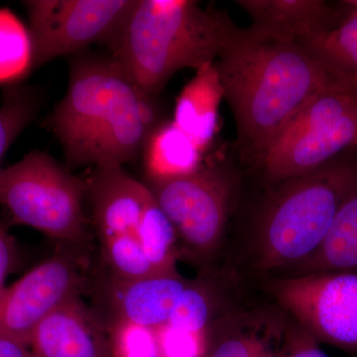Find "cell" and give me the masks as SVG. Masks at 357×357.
Instances as JSON below:
<instances>
[{
  "mask_svg": "<svg viewBox=\"0 0 357 357\" xmlns=\"http://www.w3.org/2000/svg\"><path fill=\"white\" fill-rule=\"evenodd\" d=\"M237 128V150L260 168L291 122L340 76L300 44L237 28L215 63Z\"/></svg>",
  "mask_w": 357,
  "mask_h": 357,
  "instance_id": "1",
  "label": "cell"
},
{
  "mask_svg": "<svg viewBox=\"0 0 357 357\" xmlns=\"http://www.w3.org/2000/svg\"><path fill=\"white\" fill-rule=\"evenodd\" d=\"M154 96L112 59L82 57L49 119L69 167L122 166L142 152L156 128Z\"/></svg>",
  "mask_w": 357,
  "mask_h": 357,
  "instance_id": "2",
  "label": "cell"
},
{
  "mask_svg": "<svg viewBox=\"0 0 357 357\" xmlns=\"http://www.w3.org/2000/svg\"><path fill=\"white\" fill-rule=\"evenodd\" d=\"M236 29L222 13L197 1L136 0L107 44L134 83L155 96L178 70L215 63Z\"/></svg>",
  "mask_w": 357,
  "mask_h": 357,
  "instance_id": "3",
  "label": "cell"
},
{
  "mask_svg": "<svg viewBox=\"0 0 357 357\" xmlns=\"http://www.w3.org/2000/svg\"><path fill=\"white\" fill-rule=\"evenodd\" d=\"M276 184L256 217L251 237L260 271L291 269L318 250L340 206L357 187V163L333 160Z\"/></svg>",
  "mask_w": 357,
  "mask_h": 357,
  "instance_id": "4",
  "label": "cell"
},
{
  "mask_svg": "<svg viewBox=\"0 0 357 357\" xmlns=\"http://www.w3.org/2000/svg\"><path fill=\"white\" fill-rule=\"evenodd\" d=\"M86 182L43 152L0 170V204L13 223L81 245L88 238L84 202Z\"/></svg>",
  "mask_w": 357,
  "mask_h": 357,
  "instance_id": "5",
  "label": "cell"
},
{
  "mask_svg": "<svg viewBox=\"0 0 357 357\" xmlns=\"http://www.w3.org/2000/svg\"><path fill=\"white\" fill-rule=\"evenodd\" d=\"M357 147V98L337 84L307 103L268 152L260 169L271 182L312 172Z\"/></svg>",
  "mask_w": 357,
  "mask_h": 357,
  "instance_id": "6",
  "label": "cell"
},
{
  "mask_svg": "<svg viewBox=\"0 0 357 357\" xmlns=\"http://www.w3.org/2000/svg\"><path fill=\"white\" fill-rule=\"evenodd\" d=\"M267 290L317 342L357 354V273L287 275Z\"/></svg>",
  "mask_w": 357,
  "mask_h": 357,
  "instance_id": "7",
  "label": "cell"
},
{
  "mask_svg": "<svg viewBox=\"0 0 357 357\" xmlns=\"http://www.w3.org/2000/svg\"><path fill=\"white\" fill-rule=\"evenodd\" d=\"M148 188L175 227L180 253L183 250L197 262L213 257L229 217L232 195L229 176L218 168L201 167L185 177L150 183Z\"/></svg>",
  "mask_w": 357,
  "mask_h": 357,
  "instance_id": "8",
  "label": "cell"
},
{
  "mask_svg": "<svg viewBox=\"0 0 357 357\" xmlns=\"http://www.w3.org/2000/svg\"><path fill=\"white\" fill-rule=\"evenodd\" d=\"M136 0H28L32 68L109 39Z\"/></svg>",
  "mask_w": 357,
  "mask_h": 357,
  "instance_id": "9",
  "label": "cell"
},
{
  "mask_svg": "<svg viewBox=\"0 0 357 357\" xmlns=\"http://www.w3.org/2000/svg\"><path fill=\"white\" fill-rule=\"evenodd\" d=\"M84 282L79 256L61 252L40 263L0 292V337L30 347L39 324L66 301L79 295Z\"/></svg>",
  "mask_w": 357,
  "mask_h": 357,
  "instance_id": "10",
  "label": "cell"
},
{
  "mask_svg": "<svg viewBox=\"0 0 357 357\" xmlns=\"http://www.w3.org/2000/svg\"><path fill=\"white\" fill-rule=\"evenodd\" d=\"M187 279L180 273L123 280L107 273L98 281L102 321H126L158 328L168 323Z\"/></svg>",
  "mask_w": 357,
  "mask_h": 357,
  "instance_id": "11",
  "label": "cell"
},
{
  "mask_svg": "<svg viewBox=\"0 0 357 357\" xmlns=\"http://www.w3.org/2000/svg\"><path fill=\"white\" fill-rule=\"evenodd\" d=\"M30 349L34 357H110L105 323L79 295L66 301L39 324Z\"/></svg>",
  "mask_w": 357,
  "mask_h": 357,
  "instance_id": "12",
  "label": "cell"
},
{
  "mask_svg": "<svg viewBox=\"0 0 357 357\" xmlns=\"http://www.w3.org/2000/svg\"><path fill=\"white\" fill-rule=\"evenodd\" d=\"M91 220L100 241L135 234L141 215L151 196L143 185L119 165L98 167L86 181Z\"/></svg>",
  "mask_w": 357,
  "mask_h": 357,
  "instance_id": "13",
  "label": "cell"
},
{
  "mask_svg": "<svg viewBox=\"0 0 357 357\" xmlns=\"http://www.w3.org/2000/svg\"><path fill=\"white\" fill-rule=\"evenodd\" d=\"M276 312L220 316L208 332L206 357H279L288 321Z\"/></svg>",
  "mask_w": 357,
  "mask_h": 357,
  "instance_id": "14",
  "label": "cell"
},
{
  "mask_svg": "<svg viewBox=\"0 0 357 357\" xmlns=\"http://www.w3.org/2000/svg\"><path fill=\"white\" fill-rule=\"evenodd\" d=\"M256 31L286 41L301 42L328 31L344 20L323 0H238Z\"/></svg>",
  "mask_w": 357,
  "mask_h": 357,
  "instance_id": "15",
  "label": "cell"
},
{
  "mask_svg": "<svg viewBox=\"0 0 357 357\" xmlns=\"http://www.w3.org/2000/svg\"><path fill=\"white\" fill-rule=\"evenodd\" d=\"M223 89L217 67L202 66L176 102L173 122L204 151L217 133Z\"/></svg>",
  "mask_w": 357,
  "mask_h": 357,
  "instance_id": "16",
  "label": "cell"
},
{
  "mask_svg": "<svg viewBox=\"0 0 357 357\" xmlns=\"http://www.w3.org/2000/svg\"><path fill=\"white\" fill-rule=\"evenodd\" d=\"M142 151L150 183L185 177L202 167L203 151L173 121L157 126Z\"/></svg>",
  "mask_w": 357,
  "mask_h": 357,
  "instance_id": "17",
  "label": "cell"
},
{
  "mask_svg": "<svg viewBox=\"0 0 357 357\" xmlns=\"http://www.w3.org/2000/svg\"><path fill=\"white\" fill-rule=\"evenodd\" d=\"M288 271V275L357 273V187L340 206L318 250Z\"/></svg>",
  "mask_w": 357,
  "mask_h": 357,
  "instance_id": "18",
  "label": "cell"
},
{
  "mask_svg": "<svg viewBox=\"0 0 357 357\" xmlns=\"http://www.w3.org/2000/svg\"><path fill=\"white\" fill-rule=\"evenodd\" d=\"M352 8L332 29L299 44L331 72L357 77V7Z\"/></svg>",
  "mask_w": 357,
  "mask_h": 357,
  "instance_id": "19",
  "label": "cell"
},
{
  "mask_svg": "<svg viewBox=\"0 0 357 357\" xmlns=\"http://www.w3.org/2000/svg\"><path fill=\"white\" fill-rule=\"evenodd\" d=\"M135 236L157 272L178 273L176 261L180 255V243L177 231L152 192L141 215Z\"/></svg>",
  "mask_w": 357,
  "mask_h": 357,
  "instance_id": "20",
  "label": "cell"
},
{
  "mask_svg": "<svg viewBox=\"0 0 357 357\" xmlns=\"http://www.w3.org/2000/svg\"><path fill=\"white\" fill-rule=\"evenodd\" d=\"M220 295L213 282L201 276L189 280L167 324L194 333H208L220 317Z\"/></svg>",
  "mask_w": 357,
  "mask_h": 357,
  "instance_id": "21",
  "label": "cell"
},
{
  "mask_svg": "<svg viewBox=\"0 0 357 357\" xmlns=\"http://www.w3.org/2000/svg\"><path fill=\"white\" fill-rule=\"evenodd\" d=\"M31 68L29 30L13 11L0 9V83L20 79Z\"/></svg>",
  "mask_w": 357,
  "mask_h": 357,
  "instance_id": "22",
  "label": "cell"
},
{
  "mask_svg": "<svg viewBox=\"0 0 357 357\" xmlns=\"http://www.w3.org/2000/svg\"><path fill=\"white\" fill-rule=\"evenodd\" d=\"M107 273L123 280H138L161 275L147 259L135 234H123L100 241Z\"/></svg>",
  "mask_w": 357,
  "mask_h": 357,
  "instance_id": "23",
  "label": "cell"
},
{
  "mask_svg": "<svg viewBox=\"0 0 357 357\" xmlns=\"http://www.w3.org/2000/svg\"><path fill=\"white\" fill-rule=\"evenodd\" d=\"M110 357H162L156 330L126 321H103Z\"/></svg>",
  "mask_w": 357,
  "mask_h": 357,
  "instance_id": "24",
  "label": "cell"
},
{
  "mask_svg": "<svg viewBox=\"0 0 357 357\" xmlns=\"http://www.w3.org/2000/svg\"><path fill=\"white\" fill-rule=\"evenodd\" d=\"M36 110L37 100L31 91L13 89L6 93L0 105V163L14 140L32 121Z\"/></svg>",
  "mask_w": 357,
  "mask_h": 357,
  "instance_id": "25",
  "label": "cell"
},
{
  "mask_svg": "<svg viewBox=\"0 0 357 357\" xmlns=\"http://www.w3.org/2000/svg\"><path fill=\"white\" fill-rule=\"evenodd\" d=\"M156 330L162 357H206L208 347V333L181 330L165 324Z\"/></svg>",
  "mask_w": 357,
  "mask_h": 357,
  "instance_id": "26",
  "label": "cell"
},
{
  "mask_svg": "<svg viewBox=\"0 0 357 357\" xmlns=\"http://www.w3.org/2000/svg\"><path fill=\"white\" fill-rule=\"evenodd\" d=\"M279 357L328 356L321 351L319 342L292 319V321H288Z\"/></svg>",
  "mask_w": 357,
  "mask_h": 357,
  "instance_id": "27",
  "label": "cell"
},
{
  "mask_svg": "<svg viewBox=\"0 0 357 357\" xmlns=\"http://www.w3.org/2000/svg\"><path fill=\"white\" fill-rule=\"evenodd\" d=\"M17 261V248L6 223L0 220V292L6 286L8 275Z\"/></svg>",
  "mask_w": 357,
  "mask_h": 357,
  "instance_id": "28",
  "label": "cell"
},
{
  "mask_svg": "<svg viewBox=\"0 0 357 357\" xmlns=\"http://www.w3.org/2000/svg\"><path fill=\"white\" fill-rule=\"evenodd\" d=\"M0 357H34L29 347L0 337Z\"/></svg>",
  "mask_w": 357,
  "mask_h": 357,
  "instance_id": "29",
  "label": "cell"
},
{
  "mask_svg": "<svg viewBox=\"0 0 357 357\" xmlns=\"http://www.w3.org/2000/svg\"><path fill=\"white\" fill-rule=\"evenodd\" d=\"M342 84L357 98V77L342 76Z\"/></svg>",
  "mask_w": 357,
  "mask_h": 357,
  "instance_id": "30",
  "label": "cell"
},
{
  "mask_svg": "<svg viewBox=\"0 0 357 357\" xmlns=\"http://www.w3.org/2000/svg\"><path fill=\"white\" fill-rule=\"evenodd\" d=\"M342 3L345 4V6L357 7V0H347V1H344Z\"/></svg>",
  "mask_w": 357,
  "mask_h": 357,
  "instance_id": "31",
  "label": "cell"
}]
</instances>
